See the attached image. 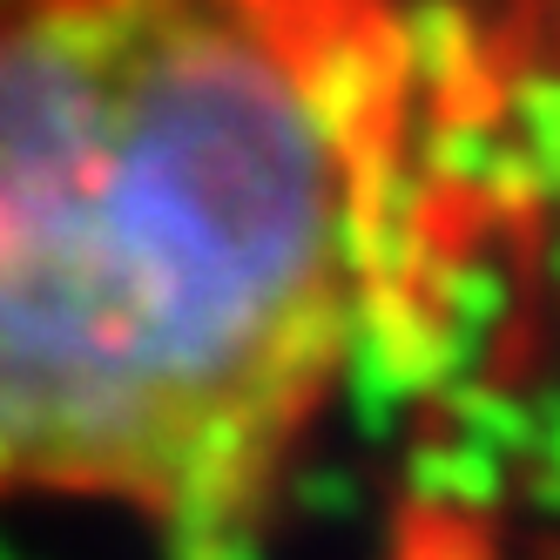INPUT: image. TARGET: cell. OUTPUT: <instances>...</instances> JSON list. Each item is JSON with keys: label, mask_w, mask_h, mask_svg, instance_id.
Masks as SVG:
<instances>
[{"label": "cell", "mask_w": 560, "mask_h": 560, "mask_svg": "<svg viewBox=\"0 0 560 560\" xmlns=\"http://www.w3.org/2000/svg\"><path fill=\"white\" fill-rule=\"evenodd\" d=\"M487 122L459 0H0V500L250 560L439 317Z\"/></svg>", "instance_id": "obj_1"}]
</instances>
